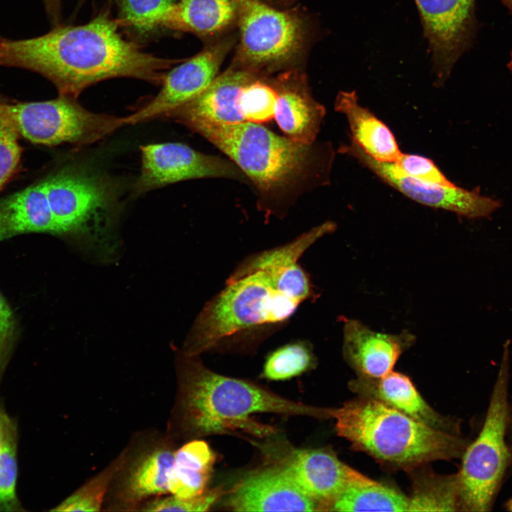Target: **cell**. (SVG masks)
Returning a JSON list of instances; mask_svg holds the SVG:
<instances>
[{"mask_svg": "<svg viewBox=\"0 0 512 512\" xmlns=\"http://www.w3.org/2000/svg\"><path fill=\"white\" fill-rule=\"evenodd\" d=\"M297 261L257 255L238 265L196 319L182 352L199 356L284 324L305 301Z\"/></svg>", "mask_w": 512, "mask_h": 512, "instance_id": "cell-2", "label": "cell"}, {"mask_svg": "<svg viewBox=\"0 0 512 512\" xmlns=\"http://www.w3.org/2000/svg\"><path fill=\"white\" fill-rule=\"evenodd\" d=\"M225 506L235 511H319L278 461L245 476L229 491Z\"/></svg>", "mask_w": 512, "mask_h": 512, "instance_id": "cell-14", "label": "cell"}, {"mask_svg": "<svg viewBox=\"0 0 512 512\" xmlns=\"http://www.w3.org/2000/svg\"><path fill=\"white\" fill-rule=\"evenodd\" d=\"M2 105L21 137L44 146L92 144L126 125L124 117L90 112L77 99L60 95L38 102L2 100Z\"/></svg>", "mask_w": 512, "mask_h": 512, "instance_id": "cell-8", "label": "cell"}, {"mask_svg": "<svg viewBox=\"0 0 512 512\" xmlns=\"http://www.w3.org/2000/svg\"><path fill=\"white\" fill-rule=\"evenodd\" d=\"M15 423L0 410V511L20 510L16 488L18 475Z\"/></svg>", "mask_w": 512, "mask_h": 512, "instance_id": "cell-27", "label": "cell"}, {"mask_svg": "<svg viewBox=\"0 0 512 512\" xmlns=\"http://www.w3.org/2000/svg\"><path fill=\"white\" fill-rule=\"evenodd\" d=\"M505 508L507 511H512V497L506 503Z\"/></svg>", "mask_w": 512, "mask_h": 512, "instance_id": "cell-39", "label": "cell"}, {"mask_svg": "<svg viewBox=\"0 0 512 512\" xmlns=\"http://www.w3.org/2000/svg\"><path fill=\"white\" fill-rule=\"evenodd\" d=\"M119 11V24L139 36L154 29L162 14L174 0H114Z\"/></svg>", "mask_w": 512, "mask_h": 512, "instance_id": "cell-31", "label": "cell"}, {"mask_svg": "<svg viewBox=\"0 0 512 512\" xmlns=\"http://www.w3.org/2000/svg\"><path fill=\"white\" fill-rule=\"evenodd\" d=\"M277 92L272 79L259 73L241 89L238 107L245 121L267 122L274 117Z\"/></svg>", "mask_w": 512, "mask_h": 512, "instance_id": "cell-30", "label": "cell"}, {"mask_svg": "<svg viewBox=\"0 0 512 512\" xmlns=\"http://www.w3.org/2000/svg\"><path fill=\"white\" fill-rule=\"evenodd\" d=\"M127 457V451H124L108 466L89 479L51 511L63 512L100 511L109 486L124 466Z\"/></svg>", "mask_w": 512, "mask_h": 512, "instance_id": "cell-28", "label": "cell"}, {"mask_svg": "<svg viewBox=\"0 0 512 512\" xmlns=\"http://www.w3.org/2000/svg\"><path fill=\"white\" fill-rule=\"evenodd\" d=\"M237 17L236 0H181L162 14L157 26L206 36L224 30Z\"/></svg>", "mask_w": 512, "mask_h": 512, "instance_id": "cell-23", "label": "cell"}, {"mask_svg": "<svg viewBox=\"0 0 512 512\" xmlns=\"http://www.w3.org/2000/svg\"><path fill=\"white\" fill-rule=\"evenodd\" d=\"M329 413L338 435L392 468L411 471L459 458L469 444L460 434L433 428L369 398L359 396Z\"/></svg>", "mask_w": 512, "mask_h": 512, "instance_id": "cell-4", "label": "cell"}, {"mask_svg": "<svg viewBox=\"0 0 512 512\" xmlns=\"http://www.w3.org/2000/svg\"><path fill=\"white\" fill-rule=\"evenodd\" d=\"M297 484L324 511L326 505L351 484L370 478L341 462L330 450H294L278 461Z\"/></svg>", "mask_w": 512, "mask_h": 512, "instance_id": "cell-15", "label": "cell"}, {"mask_svg": "<svg viewBox=\"0 0 512 512\" xmlns=\"http://www.w3.org/2000/svg\"><path fill=\"white\" fill-rule=\"evenodd\" d=\"M399 169L415 179L442 186H454L429 158L410 154H402L394 162Z\"/></svg>", "mask_w": 512, "mask_h": 512, "instance_id": "cell-34", "label": "cell"}, {"mask_svg": "<svg viewBox=\"0 0 512 512\" xmlns=\"http://www.w3.org/2000/svg\"><path fill=\"white\" fill-rule=\"evenodd\" d=\"M506 440L507 444L509 447L511 454V467H512V402L509 400V412H508V426H507V432H506Z\"/></svg>", "mask_w": 512, "mask_h": 512, "instance_id": "cell-37", "label": "cell"}, {"mask_svg": "<svg viewBox=\"0 0 512 512\" xmlns=\"http://www.w3.org/2000/svg\"><path fill=\"white\" fill-rule=\"evenodd\" d=\"M185 126L231 159L263 196L291 191L315 166L312 144L279 136L258 123L193 121Z\"/></svg>", "mask_w": 512, "mask_h": 512, "instance_id": "cell-5", "label": "cell"}, {"mask_svg": "<svg viewBox=\"0 0 512 512\" xmlns=\"http://www.w3.org/2000/svg\"><path fill=\"white\" fill-rule=\"evenodd\" d=\"M408 501V511H460L457 474L447 476L433 474L415 476Z\"/></svg>", "mask_w": 512, "mask_h": 512, "instance_id": "cell-26", "label": "cell"}, {"mask_svg": "<svg viewBox=\"0 0 512 512\" xmlns=\"http://www.w3.org/2000/svg\"><path fill=\"white\" fill-rule=\"evenodd\" d=\"M31 233L59 235L43 180L0 199V241Z\"/></svg>", "mask_w": 512, "mask_h": 512, "instance_id": "cell-21", "label": "cell"}, {"mask_svg": "<svg viewBox=\"0 0 512 512\" xmlns=\"http://www.w3.org/2000/svg\"><path fill=\"white\" fill-rule=\"evenodd\" d=\"M341 149L343 154L358 161L383 182L422 205L472 219L487 217L500 206L496 200L456 185L442 186L411 178L402 172L395 163L373 159L353 140Z\"/></svg>", "mask_w": 512, "mask_h": 512, "instance_id": "cell-11", "label": "cell"}, {"mask_svg": "<svg viewBox=\"0 0 512 512\" xmlns=\"http://www.w3.org/2000/svg\"><path fill=\"white\" fill-rule=\"evenodd\" d=\"M175 452L171 444L163 442L134 458L124 476L119 494L127 510L140 506L149 497L169 493Z\"/></svg>", "mask_w": 512, "mask_h": 512, "instance_id": "cell-20", "label": "cell"}, {"mask_svg": "<svg viewBox=\"0 0 512 512\" xmlns=\"http://www.w3.org/2000/svg\"><path fill=\"white\" fill-rule=\"evenodd\" d=\"M230 44L225 41L211 45L166 73L158 94L135 112L124 117L126 125L161 119L169 112L198 97L217 77Z\"/></svg>", "mask_w": 512, "mask_h": 512, "instance_id": "cell-12", "label": "cell"}, {"mask_svg": "<svg viewBox=\"0 0 512 512\" xmlns=\"http://www.w3.org/2000/svg\"><path fill=\"white\" fill-rule=\"evenodd\" d=\"M261 73L233 64L217 75L198 97L166 113L161 119L186 125L193 121L234 124L244 122L238 107L242 87Z\"/></svg>", "mask_w": 512, "mask_h": 512, "instance_id": "cell-18", "label": "cell"}, {"mask_svg": "<svg viewBox=\"0 0 512 512\" xmlns=\"http://www.w3.org/2000/svg\"><path fill=\"white\" fill-rule=\"evenodd\" d=\"M501 1L512 12V0H498Z\"/></svg>", "mask_w": 512, "mask_h": 512, "instance_id": "cell-38", "label": "cell"}, {"mask_svg": "<svg viewBox=\"0 0 512 512\" xmlns=\"http://www.w3.org/2000/svg\"><path fill=\"white\" fill-rule=\"evenodd\" d=\"M439 82L449 76L474 30V0H415Z\"/></svg>", "mask_w": 512, "mask_h": 512, "instance_id": "cell-13", "label": "cell"}, {"mask_svg": "<svg viewBox=\"0 0 512 512\" xmlns=\"http://www.w3.org/2000/svg\"><path fill=\"white\" fill-rule=\"evenodd\" d=\"M316 364L312 348L306 341H298L284 345L266 358L262 377L271 380H284L298 376Z\"/></svg>", "mask_w": 512, "mask_h": 512, "instance_id": "cell-29", "label": "cell"}, {"mask_svg": "<svg viewBox=\"0 0 512 512\" xmlns=\"http://www.w3.org/2000/svg\"><path fill=\"white\" fill-rule=\"evenodd\" d=\"M14 315L0 293V372L3 370L16 338Z\"/></svg>", "mask_w": 512, "mask_h": 512, "instance_id": "cell-35", "label": "cell"}, {"mask_svg": "<svg viewBox=\"0 0 512 512\" xmlns=\"http://www.w3.org/2000/svg\"><path fill=\"white\" fill-rule=\"evenodd\" d=\"M240 42L235 65L265 73L299 55L306 38L304 24L294 14L260 0H236Z\"/></svg>", "mask_w": 512, "mask_h": 512, "instance_id": "cell-9", "label": "cell"}, {"mask_svg": "<svg viewBox=\"0 0 512 512\" xmlns=\"http://www.w3.org/2000/svg\"><path fill=\"white\" fill-rule=\"evenodd\" d=\"M508 68L512 71V54H511V59L508 63Z\"/></svg>", "mask_w": 512, "mask_h": 512, "instance_id": "cell-40", "label": "cell"}, {"mask_svg": "<svg viewBox=\"0 0 512 512\" xmlns=\"http://www.w3.org/2000/svg\"><path fill=\"white\" fill-rule=\"evenodd\" d=\"M277 92L274 119L289 139L312 144L325 115V108L311 96L305 77L289 72L272 79Z\"/></svg>", "mask_w": 512, "mask_h": 512, "instance_id": "cell-19", "label": "cell"}, {"mask_svg": "<svg viewBox=\"0 0 512 512\" xmlns=\"http://www.w3.org/2000/svg\"><path fill=\"white\" fill-rule=\"evenodd\" d=\"M215 454L203 440H191L176 450L169 479V493L190 498L204 492L210 479Z\"/></svg>", "mask_w": 512, "mask_h": 512, "instance_id": "cell-24", "label": "cell"}, {"mask_svg": "<svg viewBox=\"0 0 512 512\" xmlns=\"http://www.w3.org/2000/svg\"><path fill=\"white\" fill-rule=\"evenodd\" d=\"M177 370L176 420L181 432L189 437L239 430L256 435L272 432V428L250 419L255 413L329 418V408L294 402L256 383L215 373L198 356L180 352Z\"/></svg>", "mask_w": 512, "mask_h": 512, "instance_id": "cell-3", "label": "cell"}, {"mask_svg": "<svg viewBox=\"0 0 512 512\" xmlns=\"http://www.w3.org/2000/svg\"><path fill=\"white\" fill-rule=\"evenodd\" d=\"M335 110L346 117L352 140L368 156L383 162H396L402 154L388 127L361 105L356 92H340Z\"/></svg>", "mask_w": 512, "mask_h": 512, "instance_id": "cell-22", "label": "cell"}, {"mask_svg": "<svg viewBox=\"0 0 512 512\" xmlns=\"http://www.w3.org/2000/svg\"><path fill=\"white\" fill-rule=\"evenodd\" d=\"M20 137L0 97V191L16 174L20 165L22 154Z\"/></svg>", "mask_w": 512, "mask_h": 512, "instance_id": "cell-32", "label": "cell"}, {"mask_svg": "<svg viewBox=\"0 0 512 512\" xmlns=\"http://www.w3.org/2000/svg\"><path fill=\"white\" fill-rule=\"evenodd\" d=\"M117 22L102 12L82 26L57 25L42 36L0 39V65L37 73L60 95L77 99L87 87L113 78H132L161 84L176 60L143 52L122 38Z\"/></svg>", "mask_w": 512, "mask_h": 512, "instance_id": "cell-1", "label": "cell"}, {"mask_svg": "<svg viewBox=\"0 0 512 512\" xmlns=\"http://www.w3.org/2000/svg\"><path fill=\"white\" fill-rule=\"evenodd\" d=\"M348 388L359 396L372 398L437 430L460 434L459 422L435 411L406 375L393 372L377 378L358 377Z\"/></svg>", "mask_w": 512, "mask_h": 512, "instance_id": "cell-17", "label": "cell"}, {"mask_svg": "<svg viewBox=\"0 0 512 512\" xmlns=\"http://www.w3.org/2000/svg\"><path fill=\"white\" fill-rule=\"evenodd\" d=\"M46 11L54 26L59 24L61 13V0H43Z\"/></svg>", "mask_w": 512, "mask_h": 512, "instance_id": "cell-36", "label": "cell"}, {"mask_svg": "<svg viewBox=\"0 0 512 512\" xmlns=\"http://www.w3.org/2000/svg\"><path fill=\"white\" fill-rule=\"evenodd\" d=\"M343 319V355L358 377L377 378L391 372L400 355L415 341L407 331L379 333L358 320Z\"/></svg>", "mask_w": 512, "mask_h": 512, "instance_id": "cell-16", "label": "cell"}, {"mask_svg": "<svg viewBox=\"0 0 512 512\" xmlns=\"http://www.w3.org/2000/svg\"><path fill=\"white\" fill-rule=\"evenodd\" d=\"M224 494L222 488L206 489L204 492L190 498L174 495L157 497L140 506L143 511H206Z\"/></svg>", "mask_w": 512, "mask_h": 512, "instance_id": "cell-33", "label": "cell"}, {"mask_svg": "<svg viewBox=\"0 0 512 512\" xmlns=\"http://www.w3.org/2000/svg\"><path fill=\"white\" fill-rule=\"evenodd\" d=\"M0 39H1V38H0Z\"/></svg>", "mask_w": 512, "mask_h": 512, "instance_id": "cell-42", "label": "cell"}, {"mask_svg": "<svg viewBox=\"0 0 512 512\" xmlns=\"http://www.w3.org/2000/svg\"><path fill=\"white\" fill-rule=\"evenodd\" d=\"M141 171L133 187L139 195L182 181L201 178H225L247 182L234 164L218 156L197 151L178 142L143 145Z\"/></svg>", "mask_w": 512, "mask_h": 512, "instance_id": "cell-10", "label": "cell"}, {"mask_svg": "<svg viewBox=\"0 0 512 512\" xmlns=\"http://www.w3.org/2000/svg\"><path fill=\"white\" fill-rule=\"evenodd\" d=\"M508 348L505 347L481 430L466 447L457 474L460 511H488L511 462L506 440L509 412Z\"/></svg>", "mask_w": 512, "mask_h": 512, "instance_id": "cell-6", "label": "cell"}, {"mask_svg": "<svg viewBox=\"0 0 512 512\" xmlns=\"http://www.w3.org/2000/svg\"><path fill=\"white\" fill-rule=\"evenodd\" d=\"M80 1L82 2V1H85V0H80Z\"/></svg>", "mask_w": 512, "mask_h": 512, "instance_id": "cell-41", "label": "cell"}, {"mask_svg": "<svg viewBox=\"0 0 512 512\" xmlns=\"http://www.w3.org/2000/svg\"><path fill=\"white\" fill-rule=\"evenodd\" d=\"M43 180L59 235L92 244L107 234L118 206L112 181L80 166L63 168Z\"/></svg>", "mask_w": 512, "mask_h": 512, "instance_id": "cell-7", "label": "cell"}, {"mask_svg": "<svg viewBox=\"0 0 512 512\" xmlns=\"http://www.w3.org/2000/svg\"><path fill=\"white\" fill-rule=\"evenodd\" d=\"M408 497L371 479L346 487L325 507L331 511H408Z\"/></svg>", "mask_w": 512, "mask_h": 512, "instance_id": "cell-25", "label": "cell"}]
</instances>
